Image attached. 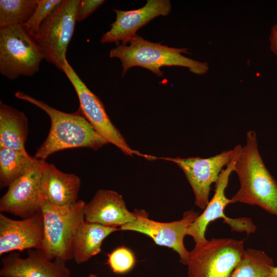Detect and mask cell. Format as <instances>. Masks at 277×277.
<instances>
[{"label":"cell","mask_w":277,"mask_h":277,"mask_svg":"<svg viewBox=\"0 0 277 277\" xmlns=\"http://www.w3.org/2000/svg\"><path fill=\"white\" fill-rule=\"evenodd\" d=\"M186 48H176L153 43L145 39L137 34L125 43L118 44L109 52V57L117 58L121 62L122 76L127 71L135 66L147 69L159 77L163 75L160 68L163 66H177L188 68L196 74L206 73L207 63L187 57L182 54L188 53Z\"/></svg>","instance_id":"obj_3"},{"label":"cell","mask_w":277,"mask_h":277,"mask_svg":"<svg viewBox=\"0 0 277 277\" xmlns=\"http://www.w3.org/2000/svg\"><path fill=\"white\" fill-rule=\"evenodd\" d=\"M62 71L76 91L80 102L78 109L94 129L108 143L114 145L126 155L132 156L136 154L147 159H153V156L141 154L129 147L121 133L112 123L101 101L86 86L67 60L65 61Z\"/></svg>","instance_id":"obj_8"},{"label":"cell","mask_w":277,"mask_h":277,"mask_svg":"<svg viewBox=\"0 0 277 277\" xmlns=\"http://www.w3.org/2000/svg\"><path fill=\"white\" fill-rule=\"evenodd\" d=\"M135 220L120 227L122 230L140 232L150 237L157 245L165 246L176 251L180 262L186 265L189 251L185 247L184 239L191 224L200 213L190 210L183 213L182 218L170 222H160L148 218L143 210H135Z\"/></svg>","instance_id":"obj_9"},{"label":"cell","mask_w":277,"mask_h":277,"mask_svg":"<svg viewBox=\"0 0 277 277\" xmlns=\"http://www.w3.org/2000/svg\"><path fill=\"white\" fill-rule=\"evenodd\" d=\"M272 259L264 251L247 248L230 277H273Z\"/></svg>","instance_id":"obj_21"},{"label":"cell","mask_w":277,"mask_h":277,"mask_svg":"<svg viewBox=\"0 0 277 277\" xmlns=\"http://www.w3.org/2000/svg\"><path fill=\"white\" fill-rule=\"evenodd\" d=\"M28 127L24 112L0 101V147L26 152Z\"/></svg>","instance_id":"obj_19"},{"label":"cell","mask_w":277,"mask_h":277,"mask_svg":"<svg viewBox=\"0 0 277 277\" xmlns=\"http://www.w3.org/2000/svg\"><path fill=\"white\" fill-rule=\"evenodd\" d=\"M15 97L44 111L49 116L48 134L37 149L34 157L45 160L49 155L66 149L86 147L97 150L108 143L88 122L78 109L69 113L55 109L45 102L18 91Z\"/></svg>","instance_id":"obj_2"},{"label":"cell","mask_w":277,"mask_h":277,"mask_svg":"<svg viewBox=\"0 0 277 277\" xmlns=\"http://www.w3.org/2000/svg\"><path fill=\"white\" fill-rule=\"evenodd\" d=\"M273 277H277V266H274L272 268Z\"/></svg>","instance_id":"obj_28"},{"label":"cell","mask_w":277,"mask_h":277,"mask_svg":"<svg viewBox=\"0 0 277 277\" xmlns=\"http://www.w3.org/2000/svg\"><path fill=\"white\" fill-rule=\"evenodd\" d=\"M80 0H62L34 35L45 60L62 71L77 22Z\"/></svg>","instance_id":"obj_7"},{"label":"cell","mask_w":277,"mask_h":277,"mask_svg":"<svg viewBox=\"0 0 277 277\" xmlns=\"http://www.w3.org/2000/svg\"><path fill=\"white\" fill-rule=\"evenodd\" d=\"M87 277H98L94 274H89Z\"/></svg>","instance_id":"obj_29"},{"label":"cell","mask_w":277,"mask_h":277,"mask_svg":"<svg viewBox=\"0 0 277 277\" xmlns=\"http://www.w3.org/2000/svg\"><path fill=\"white\" fill-rule=\"evenodd\" d=\"M1 266V277H71L65 261L50 260L41 249L28 250L25 258L10 253L2 259Z\"/></svg>","instance_id":"obj_13"},{"label":"cell","mask_w":277,"mask_h":277,"mask_svg":"<svg viewBox=\"0 0 277 277\" xmlns=\"http://www.w3.org/2000/svg\"><path fill=\"white\" fill-rule=\"evenodd\" d=\"M135 219V213L128 210L122 195L112 190H98L84 208L86 221L105 226L120 227Z\"/></svg>","instance_id":"obj_15"},{"label":"cell","mask_w":277,"mask_h":277,"mask_svg":"<svg viewBox=\"0 0 277 277\" xmlns=\"http://www.w3.org/2000/svg\"><path fill=\"white\" fill-rule=\"evenodd\" d=\"M62 0H37L36 8L28 21L24 24L34 35L44 21L52 13Z\"/></svg>","instance_id":"obj_24"},{"label":"cell","mask_w":277,"mask_h":277,"mask_svg":"<svg viewBox=\"0 0 277 277\" xmlns=\"http://www.w3.org/2000/svg\"><path fill=\"white\" fill-rule=\"evenodd\" d=\"M36 5L37 0H1L0 28L25 24Z\"/></svg>","instance_id":"obj_22"},{"label":"cell","mask_w":277,"mask_h":277,"mask_svg":"<svg viewBox=\"0 0 277 277\" xmlns=\"http://www.w3.org/2000/svg\"><path fill=\"white\" fill-rule=\"evenodd\" d=\"M226 224L230 226L232 231H246L248 234L254 232L256 230V227L252 223L251 219L249 218L232 219L229 217Z\"/></svg>","instance_id":"obj_26"},{"label":"cell","mask_w":277,"mask_h":277,"mask_svg":"<svg viewBox=\"0 0 277 277\" xmlns=\"http://www.w3.org/2000/svg\"><path fill=\"white\" fill-rule=\"evenodd\" d=\"M81 180L74 174L66 173L54 165L44 162L42 176V195L51 204L66 206L77 202Z\"/></svg>","instance_id":"obj_17"},{"label":"cell","mask_w":277,"mask_h":277,"mask_svg":"<svg viewBox=\"0 0 277 277\" xmlns=\"http://www.w3.org/2000/svg\"><path fill=\"white\" fill-rule=\"evenodd\" d=\"M244 240L212 238L195 243L186 265L188 277H230L243 259Z\"/></svg>","instance_id":"obj_6"},{"label":"cell","mask_w":277,"mask_h":277,"mask_svg":"<svg viewBox=\"0 0 277 277\" xmlns=\"http://www.w3.org/2000/svg\"><path fill=\"white\" fill-rule=\"evenodd\" d=\"M104 2V0L80 1L77 12V21L85 19Z\"/></svg>","instance_id":"obj_25"},{"label":"cell","mask_w":277,"mask_h":277,"mask_svg":"<svg viewBox=\"0 0 277 277\" xmlns=\"http://www.w3.org/2000/svg\"><path fill=\"white\" fill-rule=\"evenodd\" d=\"M270 42L271 43L270 48L277 56V24L272 28Z\"/></svg>","instance_id":"obj_27"},{"label":"cell","mask_w":277,"mask_h":277,"mask_svg":"<svg viewBox=\"0 0 277 277\" xmlns=\"http://www.w3.org/2000/svg\"><path fill=\"white\" fill-rule=\"evenodd\" d=\"M237 150L232 161L223 169L215 183V192L204 211L195 219L189 228L187 235L192 237L195 243L205 242V233L208 224L215 220L222 218L225 223L228 219L224 213L225 207L231 204L230 199L226 197L225 191L227 187L229 177L234 171L235 159L241 147L237 145Z\"/></svg>","instance_id":"obj_16"},{"label":"cell","mask_w":277,"mask_h":277,"mask_svg":"<svg viewBox=\"0 0 277 277\" xmlns=\"http://www.w3.org/2000/svg\"><path fill=\"white\" fill-rule=\"evenodd\" d=\"M135 262L133 253L125 247H118L108 254V263L115 273L128 272L134 267Z\"/></svg>","instance_id":"obj_23"},{"label":"cell","mask_w":277,"mask_h":277,"mask_svg":"<svg viewBox=\"0 0 277 277\" xmlns=\"http://www.w3.org/2000/svg\"><path fill=\"white\" fill-rule=\"evenodd\" d=\"M233 149L208 158L191 157L164 158L176 164L184 172L195 197V204L204 209L207 205L211 185L215 183L223 169L233 160L237 150Z\"/></svg>","instance_id":"obj_10"},{"label":"cell","mask_w":277,"mask_h":277,"mask_svg":"<svg viewBox=\"0 0 277 277\" xmlns=\"http://www.w3.org/2000/svg\"><path fill=\"white\" fill-rule=\"evenodd\" d=\"M246 135L235 159L234 171L240 187L231 203L255 205L277 216V182L262 159L255 132L249 130Z\"/></svg>","instance_id":"obj_1"},{"label":"cell","mask_w":277,"mask_h":277,"mask_svg":"<svg viewBox=\"0 0 277 277\" xmlns=\"http://www.w3.org/2000/svg\"><path fill=\"white\" fill-rule=\"evenodd\" d=\"M44 227L41 212L22 220L0 213V255L15 250L42 249Z\"/></svg>","instance_id":"obj_12"},{"label":"cell","mask_w":277,"mask_h":277,"mask_svg":"<svg viewBox=\"0 0 277 277\" xmlns=\"http://www.w3.org/2000/svg\"><path fill=\"white\" fill-rule=\"evenodd\" d=\"M85 202L82 200L66 206L50 203L42 194L41 211L43 217L44 237L41 250L50 260L73 259L72 243L76 230L84 220Z\"/></svg>","instance_id":"obj_4"},{"label":"cell","mask_w":277,"mask_h":277,"mask_svg":"<svg viewBox=\"0 0 277 277\" xmlns=\"http://www.w3.org/2000/svg\"><path fill=\"white\" fill-rule=\"evenodd\" d=\"M37 161L27 151L0 147V187H8L31 169Z\"/></svg>","instance_id":"obj_20"},{"label":"cell","mask_w":277,"mask_h":277,"mask_svg":"<svg viewBox=\"0 0 277 277\" xmlns=\"http://www.w3.org/2000/svg\"><path fill=\"white\" fill-rule=\"evenodd\" d=\"M45 59L35 36L24 24L0 28V73L7 78L31 76Z\"/></svg>","instance_id":"obj_5"},{"label":"cell","mask_w":277,"mask_h":277,"mask_svg":"<svg viewBox=\"0 0 277 277\" xmlns=\"http://www.w3.org/2000/svg\"><path fill=\"white\" fill-rule=\"evenodd\" d=\"M120 228L105 226L83 220L75 233L72 243L73 259L77 264L86 262L100 253L103 241Z\"/></svg>","instance_id":"obj_18"},{"label":"cell","mask_w":277,"mask_h":277,"mask_svg":"<svg viewBox=\"0 0 277 277\" xmlns=\"http://www.w3.org/2000/svg\"><path fill=\"white\" fill-rule=\"evenodd\" d=\"M168 0H147L143 7L133 10L114 9L115 21L110 29L102 36V44L122 42L125 43L136 31L150 21L159 16L168 15L171 10Z\"/></svg>","instance_id":"obj_14"},{"label":"cell","mask_w":277,"mask_h":277,"mask_svg":"<svg viewBox=\"0 0 277 277\" xmlns=\"http://www.w3.org/2000/svg\"><path fill=\"white\" fill-rule=\"evenodd\" d=\"M45 160H38L34 167L8 186L0 199V211L23 219L41 212L42 170Z\"/></svg>","instance_id":"obj_11"}]
</instances>
